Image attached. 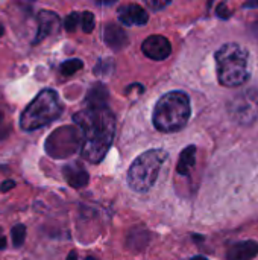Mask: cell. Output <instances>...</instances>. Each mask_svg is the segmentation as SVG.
Masks as SVG:
<instances>
[{
  "instance_id": "13",
  "label": "cell",
  "mask_w": 258,
  "mask_h": 260,
  "mask_svg": "<svg viewBox=\"0 0 258 260\" xmlns=\"http://www.w3.org/2000/svg\"><path fill=\"white\" fill-rule=\"evenodd\" d=\"M62 175H64L65 181L75 189H81V187L87 186L88 180H90L88 172L79 163H70V165L64 166Z\"/></svg>"
},
{
  "instance_id": "22",
  "label": "cell",
  "mask_w": 258,
  "mask_h": 260,
  "mask_svg": "<svg viewBox=\"0 0 258 260\" xmlns=\"http://www.w3.org/2000/svg\"><path fill=\"white\" fill-rule=\"evenodd\" d=\"M14 186H15V183H14L12 180H6V181H3V183H2L0 190H2V192H6V190H11Z\"/></svg>"
},
{
  "instance_id": "4",
  "label": "cell",
  "mask_w": 258,
  "mask_h": 260,
  "mask_svg": "<svg viewBox=\"0 0 258 260\" xmlns=\"http://www.w3.org/2000/svg\"><path fill=\"white\" fill-rule=\"evenodd\" d=\"M64 111L59 94L55 90L46 88L24 108L20 116V126L24 131L40 129L56 120Z\"/></svg>"
},
{
  "instance_id": "5",
  "label": "cell",
  "mask_w": 258,
  "mask_h": 260,
  "mask_svg": "<svg viewBox=\"0 0 258 260\" xmlns=\"http://www.w3.org/2000/svg\"><path fill=\"white\" fill-rule=\"evenodd\" d=\"M167 160L164 149H149L138 155L128 171V184L135 192H148L157 183L160 171Z\"/></svg>"
},
{
  "instance_id": "27",
  "label": "cell",
  "mask_w": 258,
  "mask_h": 260,
  "mask_svg": "<svg viewBox=\"0 0 258 260\" xmlns=\"http://www.w3.org/2000/svg\"><path fill=\"white\" fill-rule=\"evenodd\" d=\"M85 260H97V259H96V257H93V256H88Z\"/></svg>"
},
{
  "instance_id": "23",
  "label": "cell",
  "mask_w": 258,
  "mask_h": 260,
  "mask_svg": "<svg viewBox=\"0 0 258 260\" xmlns=\"http://www.w3.org/2000/svg\"><path fill=\"white\" fill-rule=\"evenodd\" d=\"M6 247V238L3 236V233H2V229H0V250H3Z\"/></svg>"
},
{
  "instance_id": "20",
  "label": "cell",
  "mask_w": 258,
  "mask_h": 260,
  "mask_svg": "<svg viewBox=\"0 0 258 260\" xmlns=\"http://www.w3.org/2000/svg\"><path fill=\"white\" fill-rule=\"evenodd\" d=\"M217 15H219L220 18L227 20V18H230V17H231V11L227 8V5H225V3H220V5L217 6Z\"/></svg>"
},
{
  "instance_id": "14",
  "label": "cell",
  "mask_w": 258,
  "mask_h": 260,
  "mask_svg": "<svg viewBox=\"0 0 258 260\" xmlns=\"http://www.w3.org/2000/svg\"><path fill=\"white\" fill-rule=\"evenodd\" d=\"M195 165H196V146L190 145L179 154V160H178V165H176V172L179 175H182V177H187V175H190Z\"/></svg>"
},
{
  "instance_id": "29",
  "label": "cell",
  "mask_w": 258,
  "mask_h": 260,
  "mask_svg": "<svg viewBox=\"0 0 258 260\" xmlns=\"http://www.w3.org/2000/svg\"><path fill=\"white\" fill-rule=\"evenodd\" d=\"M2 117H3V114H2V113H0V120H2Z\"/></svg>"
},
{
  "instance_id": "17",
  "label": "cell",
  "mask_w": 258,
  "mask_h": 260,
  "mask_svg": "<svg viewBox=\"0 0 258 260\" xmlns=\"http://www.w3.org/2000/svg\"><path fill=\"white\" fill-rule=\"evenodd\" d=\"M11 236H12V244H14L15 247L23 245V242H24V239H26V227H24L23 224L15 225V227L12 229V232H11Z\"/></svg>"
},
{
  "instance_id": "6",
  "label": "cell",
  "mask_w": 258,
  "mask_h": 260,
  "mask_svg": "<svg viewBox=\"0 0 258 260\" xmlns=\"http://www.w3.org/2000/svg\"><path fill=\"white\" fill-rule=\"evenodd\" d=\"M82 148V133L75 126H62L52 133L46 142V151L56 158H65L73 155Z\"/></svg>"
},
{
  "instance_id": "2",
  "label": "cell",
  "mask_w": 258,
  "mask_h": 260,
  "mask_svg": "<svg viewBox=\"0 0 258 260\" xmlns=\"http://www.w3.org/2000/svg\"><path fill=\"white\" fill-rule=\"evenodd\" d=\"M192 114L190 99L184 91H169L163 94L154 108L152 122L154 126L161 133L181 131Z\"/></svg>"
},
{
  "instance_id": "28",
  "label": "cell",
  "mask_w": 258,
  "mask_h": 260,
  "mask_svg": "<svg viewBox=\"0 0 258 260\" xmlns=\"http://www.w3.org/2000/svg\"><path fill=\"white\" fill-rule=\"evenodd\" d=\"M2 34H3V26L0 24V37H2Z\"/></svg>"
},
{
  "instance_id": "12",
  "label": "cell",
  "mask_w": 258,
  "mask_h": 260,
  "mask_svg": "<svg viewBox=\"0 0 258 260\" xmlns=\"http://www.w3.org/2000/svg\"><path fill=\"white\" fill-rule=\"evenodd\" d=\"M258 254V242L242 241L233 244L227 251V260H252Z\"/></svg>"
},
{
  "instance_id": "11",
  "label": "cell",
  "mask_w": 258,
  "mask_h": 260,
  "mask_svg": "<svg viewBox=\"0 0 258 260\" xmlns=\"http://www.w3.org/2000/svg\"><path fill=\"white\" fill-rule=\"evenodd\" d=\"M103 41L113 50H120L128 46V34L126 30L116 23H108L103 29Z\"/></svg>"
},
{
  "instance_id": "7",
  "label": "cell",
  "mask_w": 258,
  "mask_h": 260,
  "mask_svg": "<svg viewBox=\"0 0 258 260\" xmlns=\"http://www.w3.org/2000/svg\"><path fill=\"white\" fill-rule=\"evenodd\" d=\"M228 114L239 125H252L258 120V88H248L228 102Z\"/></svg>"
},
{
  "instance_id": "15",
  "label": "cell",
  "mask_w": 258,
  "mask_h": 260,
  "mask_svg": "<svg viewBox=\"0 0 258 260\" xmlns=\"http://www.w3.org/2000/svg\"><path fill=\"white\" fill-rule=\"evenodd\" d=\"M87 107H102L108 105V90L103 84H94L85 98Z\"/></svg>"
},
{
  "instance_id": "16",
  "label": "cell",
  "mask_w": 258,
  "mask_h": 260,
  "mask_svg": "<svg viewBox=\"0 0 258 260\" xmlns=\"http://www.w3.org/2000/svg\"><path fill=\"white\" fill-rule=\"evenodd\" d=\"M82 67H84V62H82L81 59L75 58V59L64 61V62L61 64L59 70H61V73H62L64 76H71V75H75L78 70H81Z\"/></svg>"
},
{
  "instance_id": "19",
  "label": "cell",
  "mask_w": 258,
  "mask_h": 260,
  "mask_svg": "<svg viewBox=\"0 0 258 260\" xmlns=\"http://www.w3.org/2000/svg\"><path fill=\"white\" fill-rule=\"evenodd\" d=\"M79 21H81L79 12H71V14H68V15L65 17V20H64V27H65L68 32H73V30H76Z\"/></svg>"
},
{
  "instance_id": "18",
  "label": "cell",
  "mask_w": 258,
  "mask_h": 260,
  "mask_svg": "<svg viewBox=\"0 0 258 260\" xmlns=\"http://www.w3.org/2000/svg\"><path fill=\"white\" fill-rule=\"evenodd\" d=\"M81 24H82V30L85 34H91L93 29H94V15H93V12L85 11L81 15Z\"/></svg>"
},
{
  "instance_id": "26",
  "label": "cell",
  "mask_w": 258,
  "mask_h": 260,
  "mask_svg": "<svg viewBox=\"0 0 258 260\" xmlns=\"http://www.w3.org/2000/svg\"><path fill=\"white\" fill-rule=\"evenodd\" d=\"M190 260H208L207 257H204V256H195L193 259H190Z\"/></svg>"
},
{
  "instance_id": "25",
  "label": "cell",
  "mask_w": 258,
  "mask_h": 260,
  "mask_svg": "<svg viewBox=\"0 0 258 260\" xmlns=\"http://www.w3.org/2000/svg\"><path fill=\"white\" fill-rule=\"evenodd\" d=\"M67 260H78V254H76V251H71V253L67 256Z\"/></svg>"
},
{
  "instance_id": "9",
  "label": "cell",
  "mask_w": 258,
  "mask_h": 260,
  "mask_svg": "<svg viewBox=\"0 0 258 260\" xmlns=\"http://www.w3.org/2000/svg\"><path fill=\"white\" fill-rule=\"evenodd\" d=\"M117 18L125 26H143L148 23L149 15L143 6L137 3H128L119 8Z\"/></svg>"
},
{
  "instance_id": "21",
  "label": "cell",
  "mask_w": 258,
  "mask_h": 260,
  "mask_svg": "<svg viewBox=\"0 0 258 260\" xmlns=\"http://www.w3.org/2000/svg\"><path fill=\"white\" fill-rule=\"evenodd\" d=\"M170 2L169 0H166V2H149L148 3V6L151 8V9H155V11H158V9H163V8H166L167 5H169Z\"/></svg>"
},
{
  "instance_id": "1",
  "label": "cell",
  "mask_w": 258,
  "mask_h": 260,
  "mask_svg": "<svg viewBox=\"0 0 258 260\" xmlns=\"http://www.w3.org/2000/svg\"><path fill=\"white\" fill-rule=\"evenodd\" d=\"M73 122L82 133V158L90 163H100L108 154L114 140V113L108 105L85 107L73 116Z\"/></svg>"
},
{
  "instance_id": "8",
  "label": "cell",
  "mask_w": 258,
  "mask_h": 260,
  "mask_svg": "<svg viewBox=\"0 0 258 260\" xmlns=\"http://www.w3.org/2000/svg\"><path fill=\"white\" fill-rule=\"evenodd\" d=\"M141 52L154 61H163L170 56L172 44L164 35H151L143 41Z\"/></svg>"
},
{
  "instance_id": "3",
  "label": "cell",
  "mask_w": 258,
  "mask_h": 260,
  "mask_svg": "<svg viewBox=\"0 0 258 260\" xmlns=\"http://www.w3.org/2000/svg\"><path fill=\"white\" fill-rule=\"evenodd\" d=\"M248 61V50L237 43H227L217 49L216 66L220 85L228 88L243 85L249 79Z\"/></svg>"
},
{
  "instance_id": "10",
  "label": "cell",
  "mask_w": 258,
  "mask_h": 260,
  "mask_svg": "<svg viewBox=\"0 0 258 260\" xmlns=\"http://www.w3.org/2000/svg\"><path fill=\"white\" fill-rule=\"evenodd\" d=\"M61 26V20L56 12L53 11H40L38 14V32L33 40V44L41 43L44 38H47L50 34L58 32Z\"/></svg>"
},
{
  "instance_id": "24",
  "label": "cell",
  "mask_w": 258,
  "mask_h": 260,
  "mask_svg": "<svg viewBox=\"0 0 258 260\" xmlns=\"http://www.w3.org/2000/svg\"><path fill=\"white\" fill-rule=\"evenodd\" d=\"M258 2H251V3H245L243 8H257Z\"/></svg>"
}]
</instances>
